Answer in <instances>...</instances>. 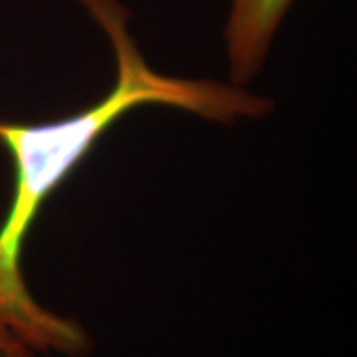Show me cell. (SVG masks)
Here are the masks:
<instances>
[{"label":"cell","instance_id":"cell-1","mask_svg":"<svg viewBox=\"0 0 357 357\" xmlns=\"http://www.w3.org/2000/svg\"><path fill=\"white\" fill-rule=\"evenodd\" d=\"M102 28L115 56V84L98 103L54 121H0V143L13 161V197L0 222V357H84L91 337L74 318L44 307L22 272L24 246L44 204L82 165L107 129L141 105H167L232 126L266 117L274 103L244 86L159 74L129 32L119 0H76Z\"/></svg>","mask_w":357,"mask_h":357},{"label":"cell","instance_id":"cell-2","mask_svg":"<svg viewBox=\"0 0 357 357\" xmlns=\"http://www.w3.org/2000/svg\"><path fill=\"white\" fill-rule=\"evenodd\" d=\"M296 0H230L225 26L230 82L246 86L264 68L282 20Z\"/></svg>","mask_w":357,"mask_h":357}]
</instances>
